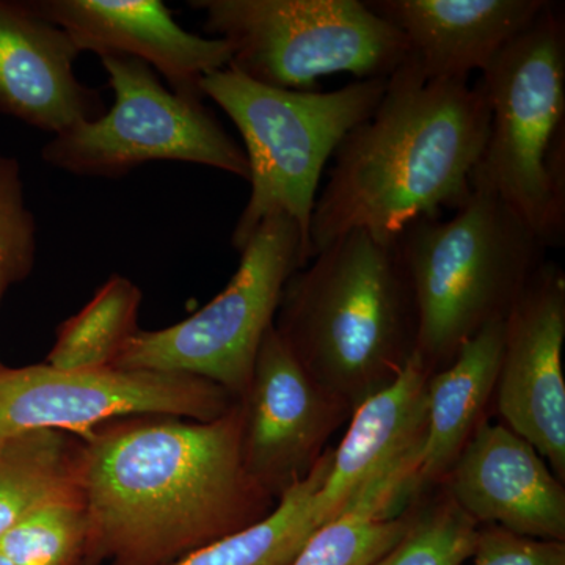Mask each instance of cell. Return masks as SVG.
<instances>
[{
    "label": "cell",
    "instance_id": "6da1fadb",
    "mask_svg": "<svg viewBox=\"0 0 565 565\" xmlns=\"http://www.w3.org/2000/svg\"><path fill=\"white\" fill-rule=\"evenodd\" d=\"M82 565H172L278 501L245 470L239 401L214 422L118 418L84 440Z\"/></svg>",
    "mask_w": 565,
    "mask_h": 565
},
{
    "label": "cell",
    "instance_id": "7a4b0ae2",
    "mask_svg": "<svg viewBox=\"0 0 565 565\" xmlns=\"http://www.w3.org/2000/svg\"><path fill=\"white\" fill-rule=\"evenodd\" d=\"M487 128L479 82L426 79L408 55L373 114L333 152L311 215L308 262L355 230L396 241L412 222L462 207Z\"/></svg>",
    "mask_w": 565,
    "mask_h": 565
},
{
    "label": "cell",
    "instance_id": "3957f363",
    "mask_svg": "<svg viewBox=\"0 0 565 565\" xmlns=\"http://www.w3.org/2000/svg\"><path fill=\"white\" fill-rule=\"evenodd\" d=\"M275 330L305 371L353 412L416 349V305L396 241L338 237L286 281Z\"/></svg>",
    "mask_w": 565,
    "mask_h": 565
},
{
    "label": "cell",
    "instance_id": "277c9868",
    "mask_svg": "<svg viewBox=\"0 0 565 565\" xmlns=\"http://www.w3.org/2000/svg\"><path fill=\"white\" fill-rule=\"evenodd\" d=\"M396 245L414 289L415 353L433 374L505 319L548 250L508 204L478 191L449 221L412 222Z\"/></svg>",
    "mask_w": 565,
    "mask_h": 565
},
{
    "label": "cell",
    "instance_id": "5b68a950",
    "mask_svg": "<svg viewBox=\"0 0 565 565\" xmlns=\"http://www.w3.org/2000/svg\"><path fill=\"white\" fill-rule=\"evenodd\" d=\"M489 107L471 189L497 196L550 247L565 236V18L548 2L478 81Z\"/></svg>",
    "mask_w": 565,
    "mask_h": 565
},
{
    "label": "cell",
    "instance_id": "8992f818",
    "mask_svg": "<svg viewBox=\"0 0 565 565\" xmlns=\"http://www.w3.org/2000/svg\"><path fill=\"white\" fill-rule=\"evenodd\" d=\"M386 79H356L333 92L285 90L232 68L202 81L204 98L217 104L243 136L250 199L232 234L234 250L266 218L291 217L308 247V230L321 178L338 145L384 98Z\"/></svg>",
    "mask_w": 565,
    "mask_h": 565
},
{
    "label": "cell",
    "instance_id": "52a82bcc",
    "mask_svg": "<svg viewBox=\"0 0 565 565\" xmlns=\"http://www.w3.org/2000/svg\"><path fill=\"white\" fill-rule=\"evenodd\" d=\"M204 31L228 44V68L285 90L348 73L386 79L407 61L403 33L362 0H191Z\"/></svg>",
    "mask_w": 565,
    "mask_h": 565
},
{
    "label": "cell",
    "instance_id": "ba28073f",
    "mask_svg": "<svg viewBox=\"0 0 565 565\" xmlns=\"http://www.w3.org/2000/svg\"><path fill=\"white\" fill-rule=\"evenodd\" d=\"M239 253V267L221 294L184 321L140 330L114 366L195 375L239 399L264 334L274 326L282 288L308 263V247L297 223L275 214Z\"/></svg>",
    "mask_w": 565,
    "mask_h": 565
},
{
    "label": "cell",
    "instance_id": "9c48e42d",
    "mask_svg": "<svg viewBox=\"0 0 565 565\" xmlns=\"http://www.w3.org/2000/svg\"><path fill=\"white\" fill-rule=\"evenodd\" d=\"M115 102L102 118L52 136L41 159L87 178L126 177L148 162L196 163L247 180L244 148L226 132L204 99H188L162 84L147 63L102 55Z\"/></svg>",
    "mask_w": 565,
    "mask_h": 565
},
{
    "label": "cell",
    "instance_id": "30bf717a",
    "mask_svg": "<svg viewBox=\"0 0 565 565\" xmlns=\"http://www.w3.org/2000/svg\"><path fill=\"white\" fill-rule=\"evenodd\" d=\"M221 385L195 375L51 364L0 370V440L29 430H62L82 440L103 424L162 415L214 422L236 403Z\"/></svg>",
    "mask_w": 565,
    "mask_h": 565
},
{
    "label": "cell",
    "instance_id": "8fae6325",
    "mask_svg": "<svg viewBox=\"0 0 565 565\" xmlns=\"http://www.w3.org/2000/svg\"><path fill=\"white\" fill-rule=\"evenodd\" d=\"M237 401L245 470L277 501L307 478L352 414L305 371L274 326Z\"/></svg>",
    "mask_w": 565,
    "mask_h": 565
},
{
    "label": "cell",
    "instance_id": "7c38bea8",
    "mask_svg": "<svg viewBox=\"0 0 565 565\" xmlns=\"http://www.w3.org/2000/svg\"><path fill=\"white\" fill-rule=\"evenodd\" d=\"M564 340L565 275L546 259L505 316L493 401L565 484Z\"/></svg>",
    "mask_w": 565,
    "mask_h": 565
},
{
    "label": "cell",
    "instance_id": "4fadbf2b",
    "mask_svg": "<svg viewBox=\"0 0 565 565\" xmlns=\"http://www.w3.org/2000/svg\"><path fill=\"white\" fill-rule=\"evenodd\" d=\"M564 486L530 441L484 418L440 487L476 525L565 542Z\"/></svg>",
    "mask_w": 565,
    "mask_h": 565
},
{
    "label": "cell",
    "instance_id": "5bb4252c",
    "mask_svg": "<svg viewBox=\"0 0 565 565\" xmlns=\"http://www.w3.org/2000/svg\"><path fill=\"white\" fill-rule=\"evenodd\" d=\"M31 6L68 33L81 52L147 63L182 98L204 99V77L232 61L225 41L185 31L159 0H31Z\"/></svg>",
    "mask_w": 565,
    "mask_h": 565
},
{
    "label": "cell",
    "instance_id": "9a60e30c",
    "mask_svg": "<svg viewBox=\"0 0 565 565\" xmlns=\"http://www.w3.org/2000/svg\"><path fill=\"white\" fill-rule=\"evenodd\" d=\"M81 54L31 2L0 0V114L52 136L102 118V92L74 74Z\"/></svg>",
    "mask_w": 565,
    "mask_h": 565
},
{
    "label": "cell",
    "instance_id": "2e32d148",
    "mask_svg": "<svg viewBox=\"0 0 565 565\" xmlns=\"http://www.w3.org/2000/svg\"><path fill=\"white\" fill-rule=\"evenodd\" d=\"M367 6L403 33L426 79L468 82L533 24L548 0H371Z\"/></svg>",
    "mask_w": 565,
    "mask_h": 565
},
{
    "label": "cell",
    "instance_id": "e0dca14e",
    "mask_svg": "<svg viewBox=\"0 0 565 565\" xmlns=\"http://www.w3.org/2000/svg\"><path fill=\"white\" fill-rule=\"evenodd\" d=\"M430 375L414 353L392 384L352 412L348 433L333 448L332 467L316 497L319 526L340 514L393 460L423 444Z\"/></svg>",
    "mask_w": 565,
    "mask_h": 565
},
{
    "label": "cell",
    "instance_id": "ac0fdd59",
    "mask_svg": "<svg viewBox=\"0 0 565 565\" xmlns=\"http://www.w3.org/2000/svg\"><path fill=\"white\" fill-rule=\"evenodd\" d=\"M503 321L486 326L455 360L427 382V423L419 456L418 493L438 489L493 399L503 352Z\"/></svg>",
    "mask_w": 565,
    "mask_h": 565
},
{
    "label": "cell",
    "instance_id": "d6986e66",
    "mask_svg": "<svg viewBox=\"0 0 565 565\" xmlns=\"http://www.w3.org/2000/svg\"><path fill=\"white\" fill-rule=\"evenodd\" d=\"M422 449L414 446L371 479L311 534L292 565H371L388 553L414 522Z\"/></svg>",
    "mask_w": 565,
    "mask_h": 565
},
{
    "label": "cell",
    "instance_id": "ffe728a7",
    "mask_svg": "<svg viewBox=\"0 0 565 565\" xmlns=\"http://www.w3.org/2000/svg\"><path fill=\"white\" fill-rule=\"evenodd\" d=\"M84 440L62 430H29L0 440V539L47 504L84 501Z\"/></svg>",
    "mask_w": 565,
    "mask_h": 565
},
{
    "label": "cell",
    "instance_id": "44dd1931",
    "mask_svg": "<svg viewBox=\"0 0 565 565\" xmlns=\"http://www.w3.org/2000/svg\"><path fill=\"white\" fill-rule=\"evenodd\" d=\"M333 448L323 452L307 478L294 484L269 515L172 565H292L318 530L316 497L332 467Z\"/></svg>",
    "mask_w": 565,
    "mask_h": 565
},
{
    "label": "cell",
    "instance_id": "7402d4cb",
    "mask_svg": "<svg viewBox=\"0 0 565 565\" xmlns=\"http://www.w3.org/2000/svg\"><path fill=\"white\" fill-rule=\"evenodd\" d=\"M141 300L143 294L136 282L111 275L79 313L58 326L46 363L57 370L114 366L126 344L140 332Z\"/></svg>",
    "mask_w": 565,
    "mask_h": 565
},
{
    "label": "cell",
    "instance_id": "603a6c76",
    "mask_svg": "<svg viewBox=\"0 0 565 565\" xmlns=\"http://www.w3.org/2000/svg\"><path fill=\"white\" fill-rule=\"evenodd\" d=\"M438 489L427 500L416 494L414 522L407 533L371 565H462L473 556L481 526Z\"/></svg>",
    "mask_w": 565,
    "mask_h": 565
},
{
    "label": "cell",
    "instance_id": "cb8c5ba5",
    "mask_svg": "<svg viewBox=\"0 0 565 565\" xmlns=\"http://www.w3.org/2000/svg\"><path fill=\"white\" fill-rule=\"evenodd\" d=\"M87 534L84 501L47 504L0 539V553L17 565H82Z\"/></svg>",
    "mask_w": 565,
    "mask_h": 565
},
{
    "label": "cell",
    "instance_id": "d4e9b609",
    "mask_svg": "<svg viewBox=\"0 0 565 565\" xmlns=\"http://www.w3.org/2000/svg\"><path fill=\"white\" fill-rule=\"evenodd\" d=\"M35 255L36 222L25 204L20 162L0 156V303L11 286L32 274Z\"/></svg>",
    "mask_w": 565,
    "mask_h": 565
},
{
    "label": "cell",
    "instance_id": "484cf974",
    "mask_svg": "<svg viewBox=\"0 0 565 565\" xmlns=\"http://www.w3.org/2000/svg\"><path fill=\"white\" fill-rule=\"evenodd\" d=\"M473 565H565V542L534 541L500 526L479 527Z\"/></svg>",
    "mask_w": 565,
    "mask_h": 565
},
{
    "label": "cell",
    "instance_id": "4316f807",
    "mask_svg": "<svg viewBox=\"0 0 565 565\" xmlns=\"http://www.w3.org/2000/svg\"><path fill=\"white\" fill-rule=\"evenodd\" d=\"M0 565H17V564L11 563L9 557H6L2 555V553H0Z\"/></svg>",
    "mask_w": 565,
    "mask_h": 565
}]
</instances>
